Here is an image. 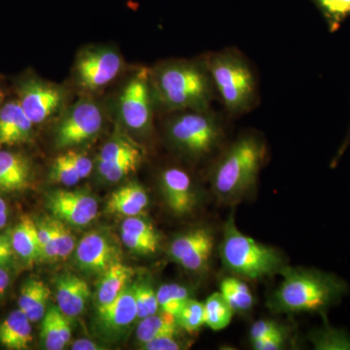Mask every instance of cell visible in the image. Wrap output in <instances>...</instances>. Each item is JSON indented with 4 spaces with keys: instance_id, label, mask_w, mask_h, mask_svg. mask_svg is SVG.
<instances>
[{
    "instance_id": "obj_25",
    "label": "cell",
    "mask_w": 350,
    "mask_h": 350,
    "mask_svg": "<svg viewBox=\"0 0 350 350\" xmlns=\"http://www.w3.org/2000/svg\"><path fill=\"white\" fill-rule=\"evenodd\" d=\"M204 325L213 331H221L231 323L234 310L220 292L211 294L204 301Z\"/></svg>"
},
{
    "instance_id": "obj_44",
    "label": "cell",
    "mask_w": 350,
    "mask_h": 350,
    "mask_svg": "<svg viewBox=\"0 0 350 350\" xmlns=\"http://www.w3.org/2000/svg\"><path fill=\"white\" fill-rule=\"evenodd\" d=\"M13 247L10 237L0 234V267L10 264L13 257Z\"/></svg>"
},
{
    "instance_id": "obj_18",
    "label": "cell",
    "mask_w": 350,
    "mask_h": 350,
    "mask_svg": "<svg viewBox=\"0 0 350 350\" xmlns=\"http://www.w3.org/2000/svg\"><path fill=\"white\" fill-rule=\"evenodd\" d=\"M31 183V165L29 159L20 153L0 150V191L23 192Z\"/></svg>"
},
{
    "instance_id": "obj_23",
    "label": "cell",
    "mask_w": 350,
    "mask_h": 350,
    "mask_svg": "<svg viewBox=\"0 0 350 350\" xmlns=\"http://www.w3.org/2000/svg\"><path fill=\"white\" fill-rule=\"evenodd\" d=\"M51 290L48 285L38 278H29L23 285L19 297V310L31 322L42 320L47 312Z\"/></svg>"
},
{
    "instance_id": "obj_34",
    "label": "cell",
    "mask_w": 350,
    "mask_h": 350,
    "mask_svg": "<svg viewBox=\"0 0 350 350\" xmlns=\"http://www.w3.org/2000/svg\"><path fill=\"white\" fill-rule=\"evenodd\" d=\"M41 340L44 347L48 350H62L66 347L56 319V306H50L42 319L41 325Z\"/></svg>"
},
{
    "instance_id": "obj_47",
    "label": "cell",
    "mask_w": 350,
    "mask_h": 350,
    "mask_svg": "<svg viewBox=\"0 0 350 350\" xmlns=\"http://www.w3.org/2000/svg\"><path fill=\"white\" fill-rule=\"evenodd\" d=\"M9 283H10V276H9L5 269L0 267V297L5 293Z\"/></svg>"
},
{
    "instance_id": "obj_49",
    "label": "cell",
    "mask_w": 350,
    "mask_h": 350,
    "mask_svg": "<svg viewBox=\"0 0 350 350\" xmlns=\"http://www.w3.org/2000/svg\"><path fill=\"white\" fill-rule=\"evenodd\" d=\"M0 213H8V207H7L5 200L1 197H0Z\"/></svg>"
},
{
    "instance_id": "obj_9",
    "label": "cell",
    "mask_w": 350,
    "mask_h": 350,
    "mask_svg": "<svg viewBox=\"0 0 350 350\" xmlns=\"http://www.w3.org/2000/svg\"><path fill=\"white\" fill-rule=\"evenodd\" d=\"M123 61L116 51L108 48L87 50L78 57L76 76L83 89L96 91L118 76Z\"/></svg>"
},
{
    "instance_id": "obj_1",
    "label": "cell",
    "mask_w": 350,
    "mask_h": 350,
    "mask_svg": "<svg viewBox=\"0 0 350 350\" xmlns=\"http://www.w3.org/2000/svg\"><path fill=\"white\" fill-rule=\"evenodd\" d=\"M280 275L282 282L269 300L275 312L324 313L349 292L345 280L320 269L285 266Z\"/></svg>"
},
{
    "instance_id": "obj_10",
    "label": "cell",
    "mask_w": 350,
    "mask_h": 350,
    "mask_svg": "<svg viewBox=\"0 0 350 350\" xmlns=\"http://www.w3.org/2000/svg\"><path fill=\"white\" fill-rule=\"evenodd\" d=\"M18 101L33 125L43 123L57 112L64 100L61 88L36 79H27L18 89Z\"/></svg>"
},
{
    "instance_id": "obj_14",
    "label": "cell",
    "mask_w": 350,
    "mask_h": 350,
    "mask_svg": "<svg viewBox=\"0 0 350 350\" xmlns=\"http://www.w3.org/2000/svg\"><path fill=\"white\" fill-rule=\"evenodd\" d=\"M161 187L167 206L176 215H187L194 209L197 195L187 172L176 167L165 170L161 175Z\"/></svg>"
},
{
    "instance_id": "obj_48",
    "label": "cell",
    "mask_w": 350,
    "mask_h": 350,
    "mask_svg": "<svg viewBox=\"0 0 350 350\" xmlns=\"http://www.w3.org/2000/svg\"><path fill=\"white\" fill-rule=\"evenodd\" d=\"M8 221V213H0V229L5 227Z\"/></svg>"
},
{
    "instance_id": "obj_28",
    "label": "cell",
    "mask_w": 350,
    "mask_h": 350,
    "mask_svg": "<svg viewBox=\"0 0 350 350\" xmlns=\"http://www.w3.org/2000/svg\"><path fill=\"white\" fill-rule=\"evenodd\" d=\"M130 158H142V149L129 138L116 135L103 147L98 161L115 163Z\"/></svg>"
},
{
    "instance_id": "obj_37",
    "label": "cell",
    "mask_w": 350,
    "mask_h": 350,
    "mask_svg": "<svg viewBox=\"0 0 350 350\" xmlns=\"http://www.w3.org/2000/svg\"><path fill=\"white\" fill-rule=\"evenodd\" d=\"M122 241L124 244L133 252L139 253V254H153L158 250L160 243L159 241H152L144 237L137 236V234H131V232L121 231Z\"/></svg>"
},
{
    "instance_id": "obj_26",
    "label": "cell",
    "mask_w": 350,
    "mask_h": 350,
    "mask_svg": "<svg viewBox=\"0 0 350 350\" xmlns=\"http://www.w3.org/2000/svg\"><path fill=\"white\" fill-rule=\"evenodd\" d=\"M220 293L234 312H247L254 305L250 287L239 278H224L220 283Z\"/></svg>"
},
{
    "instance_id": "obj_45",
    "label": "cell",
    "mask_w": 350,
    "mask_h": 350,
    "mask_svg": "<svg viewBox=\"0 0 350 350\" xmlns=\"http://www.w3.org/2000/svg\"><path fill=\"white\" fill-rule=\"evenodd\" d=\"M73 350H100L101 349L100 345H96V342L92 340H87V338H81V340H76L75 344L71 347Z\"/></svg>"
},
{
    "instance_id": "obj_7",
    "label": "cell",
    "mask_w": 350,
    "mask_h": 350,
    "mask_svg": "<svg viewBox=\"0 0 350 350\" xmlns=\"http://www.w3.org/2000/svg\"><path fill=\"white\" fill-rule=\"evenodd\" d=\"M103 115L100 107L91 100H82L69 108L56 133L57 148H68L92 139L100 133Z\"/></svg>"
},
{
    "instance_id": "obj_15",
    "label": "cell",
    "mask_w": 350,
    "mask_h": 350,
    "mask_svg": "<svg viewBox=\"0 0 350 350\" xmlns=\"http://www.w3.org/2000/svg\"><path fill=\"white\" fill-rule=\"evenodd\" d=\"M33 126L18 100L8 101L2 105L0 109V148L29 142L32 137Z\"/></svg>"
},
{
    "instance_id": "obj_4",
    "label": "cell",
    "mask_w": 350,
    "mask_h": 350,
    "mask_svg": "<svg viewBox=\"0 0 350 350\" xmlns=\"http://www.w3.org/2000/svg\"><path fill=\"white\" fill-rule=\"evenodd\" d=\"M220 255L228 271L248 280L275 275L286 266L280 250L258 243L239 231L232 213L225 223Z\"/></svg>"
},
{
    "instance_id": "obj_12",
    "label": "cell",
    "mask_w": 350,
    "mask_h": 350,
    "mask_svg": "<svg viewBox=\"0 0 350 350\" xmlns=\"http://www.w3.org/2000/svg\"><path fill=\"white\" fill-rule=\"evenodd\" d=\"M48 207L59 220L75 227L89 225L98 215V202L80 191L59 190L50 195Z\"/></svg>"
},
{
    "instance_id": "obj_42",
    "label": "cell",
    "mask_w": 350,
    "mask_h": 350,
    "mask_svg": "<svg viewBox=\"0 0 350 350\" xmlns=\"http://www.w3.org/2000/svg\"><path fill=\"white\" fill-rule=\"evenodd\" d=\"M64 154L68 157L70 163L75 165L81 179L89 176L92 170H93V163H92L91 159L89 157L75 151H68Z\"/></svg>"
},
{
    "instance_id": "obj_8",
    "label": "cell",
    "mask_w": 350,
    "mask_h": 350,
    "mask_svg": "<svg viewBox=\"0 0 350 350\" xmlns=\"http://www.w3.org/2000/svg\"><path fill=\"white\" fill-rule=\"evenodd\" d=\"M151 78L145 69L126 85L119 101V111L124 124L137 133H147L152 126Z\"/></svg>"
},
{
    "instance_id": "obj_43",
    "label": "cell",
    "mask_w": 350,
    "mask_h": 350,
    "mask_svg": "<svg viewBox=\"0 0 350 350\" xmlns=\"http://www.w3.org/2000/svg\"><path fill=\"white\" fill-rule=\"evenodd\" d=\"M56 319L59 334H61L62 338H63L64 342L66 345L68 344L69 340H71V336H72V328H71L70 321H69L70 319L66 317L56 306Z\"/></svg>"
},
{
    "instance_id": "obj_5",
    "label": "cell",
    "mask_w": 350,
    "mask_h": 350,
    "mask_svg": "<svg viewBox=\"0 0 350 350\" xmlns=\"http://www.w3.org/2000/svg\"><path fill=\"white\" fill-rule=\"evenodd\" d=\"M214 88L232 115L250 111L256 105L257 84L247 59L234 49L214 53L206 62Z\"/></svg>"
},
{
    "instance_id": "obj_35",
    "label": "cell",
    "mask_w": 350,
    "mask_h": 350,
    "mask_svg": "<svg viewBox=\"0 0 350 350\" xmlns=\"http://www.w3.org/2000/svg\"><path fill=\"white\" fill-rule=\"evenodd\" d=\"M135 303H137V319H144L159 312L157 292L149 283H137L135 285Z\"/></svg>"
},
{
    "instance_id": "obj_36",
    "label": "cell",
    "mask_w": 350,
    "mask_h": 350,
    "mask_svg": "<svg viewBox=\"0 0 350 350\" xmlns=\"http://www.w3.org/2000/svg\"><path fill=\"white\" fill-rule=\"evenodd\" d=\"M50 178L51 180L63 184L68 187L75 186L81 180V177L76 170L75 165L70 163L66 154H62L55 159L52 167H51Z\"/></svg>"
},
{
    "instance_id": "obj_16",
    "label": "cell",
    "mask_w": 350,
    "mask_h": 350,
    "mask_svg": "<svg viewBox=\"0 0 350 350\" xmlns=\"http://www.w3.org/2000/svg\"><path fill=\"white\" fill-rule=\"evenodd\" d=\"M100 326L113 335L125 331L137 319L135 285L128 286L112 304L98 310Z\"/></svg>"
},
{
    "instance_id": "obj_6",
    "label": "cell",
    "mask_w": 350,
    "mask_h": 350,
    "mask_svg": "<svg viewBox=\"0 0 350 350\" xmlns=\"http://www.w3.org/2000/svg\"><path fill=\"white\" fill-rule=\"evenodd\" d=\"M172 144L195 158L209 155L224 137L221 122L208 109L182 110L167 125Z\"/></svg>"
},
{
    "instance_id": "obj_24",
    "label": "cell",
    "mask_w": 350,
    "mask_h": 350,
    "mask_svg": "<svg viewBox=\"0 0 350 350\" xmlns=\"http://www.w3.org/2000/svg\"><path fill=\"white\" fill-rule=\"evenodd\" d=\"M176 319L169 312H158L142 319L137 329V338L142 345L163 335L177 334Z\"/></svg>"
},
{
    "instance_id": "obj_17",
    "label": "cell",
    "mask_w": 350,
    "mask_h": 350,
    "mask_svg": "<svg viewBox=\"0 0 350 350\" xmlns=\"http://www.w3.org/2000/svg\"><path fill=\"white\" fill-rule=\"evenodd\" d=\"M91 290L79 276L66 273L57 280L56 299L57 308L69 319L77 317L86 308Z\"/></svg>"
},
{
    "instance_id": "obj_22",
    "label": "cell",
    "mask_w": 350,
    "mask_h": 350,
    "mask_svg": "<svg viewBox=\"0 0 350 350\" xmlns=\"http://www.w3.org/2000/svg\"><path fill=\"white\" fill-rule=\"evenodd\" d=\"M31 342V321L22 310H14L0 323V345L5 349H27Z\"/></svg>"
},
{
    "instance_id": "obj_46",
    "label": "cell",
    "mask_w": 350,
    "mask_h": 350,
    "mask_svg": "<svg viewBox=\"0 0 350 350\" xmlns=\"http://www.w3.org/2000/svg\"><path fill=\"white\" fill-rule=\"evenodd\" d=\"M350 145V128L349 133H347V137H345L344 142H342V145H340V149H338L337 155L334 158L333 163H332V167H335L337 165L340 159L342 158V156L344 155L345 150H347V147Z\"/></svg>"
},
{
    "instance_id": "obj_40",
    "label": "cell",
    "mask_w": 350,
    "mask_h": 350,
    "mask_svg": "<svg viewBox=\"0 0 350 350\" xmlns=\"http://www.w3.org/2000/svg\"><path fill=\"white\" fill-rule=\"evenodd\" d=\"M176 335H163L151 340L150 342L142 345L145 350H178L181 349V344L176 340Z\"/></svg>"
},
{
    "instance_id": "obj_33",
    "label": "cell",
    "mask_w": 350,
    "mask_h": 350,
    "mask_svg": "<svg viewBox=\"0 0 350 350\" xmlns=\"http://www.w3.org/2000/svg\"><path fill=\"white\" fill-rule=\"evenodd\" d=\"M142 158H130L115 163L98 162L96 165L98 174L108 182H117L125 178L139 167Z\"/></svg>"
},
{
    "instance_id": "obj_29",
    "label": "cell",
    "mask_w": 350,
    "mask_h": 350,
    "mask_svg": "<svg viewBox=\"0 0 350 350\" xmlns=\"http://www.w3.org/2000/svg\"><path fill=\"white\" fill-rule=\"evenodd\" d=\"M326 21L330 32L338 31L350 17V0H312Z\"/></svg>"
},
{
    "instance_id": "obj_39",
    "label": "cell",
    "mask_w": 350,
    "mask_h": 350,
    "mask_svg": "<svg viewBox=\"0 0 350 350\" xmlns=\"http://www.w3.org/2000/svg\"><path fill=\"white\" fill-rule=\"evenodd\" d=\"M280 332H284V329L275 321L268 319L258 320L251 327L250 340L251 342H254L259 338L268 337V336L280 333Z\"/></svg>"
},
{
    "instance_id": "obj_30",
    "label": "cell",
    "mask_w": 350,
    "mask_h": 350,
    "mask_svg": "<svg viewBox=\"0 0 350 350\" xmlns=\"http://www.w3.org/2000/svg\"><path fill=\"white\" fill-rule=\"evenodd\" d=\"M159 308L163 312L176 315L179 310L189 299L187 288L175 283L163 284L157 291Z\"/></svg>"
},
{
    "instance_id": "obj_19",
    "label": "cell",
    "mask_w": 350,
    "mask_h": 350,
    "mask_svg": "<svg viewBox=\"0 0 350 350\" xmlns=\"http://www.w3.org/2000/svg\"><path fill=\"white\" fill-rule=\"evenodd\" d=\"M133 276V268L120 261L114 262L105 273H101V280L96 294L98 312L118 298L119 295L128 287Z\"/></svg>"
},
{
    "instance_id": "obj_41",
    "label": "cell",
    "mask_w": 350,
    "mask_h": 350,
    "mask_svg": "<svg viewBox=\"0 0 350 350\" xmlns=\"http://www.w3.org/2000/svg\"><path fill=\"white\" fill-rule=\"evenodd\" d=\"M285 340H286V336L284 331L251 342H252L253 349L256 350H280L284 347Z\"/></svg>"
},
{
    "instance_id": "obj_27",
    "label": "cell",
    "mask_w": 350,
    "mask_h": 350,
    "mask_svg": "<svg viewBox=\"0 0 350 350\" xmlns=\"http://www.w3.org/2000/svg\"><path fill=\"white\" fill-rule=\"evenodd\" d=\"M310 340L317 350H350V336L347 332L336 329L328 323L312 332Z\"/></svg>"
},
{
    "instance_id": "obj_11",
    "label": "cell",
    "mask_w": 350,
    "mask_h": 350,
    "mask_svg": "<svg viewBox=\"0 0 350 350\" xmlns=\"http://www.w3.org/2000/svg\"><path fill=\"white\" fill-rule=\"evenodd\" d=\"M214 236L211 229L195 228L177 237L170 246V255L175 262L191 271L206 269L213 256Z\"/></svg>"
},
{
    "instance_id": "obj_20",
    "label": "cell",
    "mask_w": 350,
    "mask_h": 350,
    "mask_svg": "<svg viewBox=\"0 0 350 350\" xmlns=\"http://www.w3.org/2000/svg\"><path fill=\"white\" fill-rule=\"evenodd\" d=\"M148 204L149 198L146 190L139 184L133 182L112 193L107 202V211L131 217L144 213Z\"/></svg>"
},
{
    "instance_id": "obj_32",
    "label": "cell",
    "mask_w": 350,
    "mask_h": 350,
    "mask_svg": "<svg viewBox=\"0 0 350 350\" xmlns=\"http://www.w3.org/2000/svg\"><path fill=\"white\" fill-rule=\"evenodd\" d=\"M52 238L51 241L54 244L59 259H66L73 252L75 247V236L68 225L59 219H50Z\"/></svg>"
},
{
    "instance_id": "obj_50",
    "label": "cell",
    "mask_w": 350,
    "mask_h": 350,
    "mask_svg": "<svg viewBox=\"0 0 350 350\" xmlns=\"http://www.w3.org/2000/svg\"><path fill=\"white\" fill-rule=\"evenodd\" d=\"M2 101H3V94H2L1 90H0V109L2 107Z\"/></svg>"
},
{
    "instance_id": "obj_3",
    "label": "cell",
    "mask_w": 350,
    "mask_h": 350,
    "mask_svg": "<svg viewBox=\"0 0 350 350\" xmlns=\"http://www.w3.org/2000/svg\"><path fill=\"white\" fill-rule=\"evenodd\" d=\"M152 80L161 105L177 111L208 109L215 90L206 63L170 62L157 69Z\"/></svg>"
},
{
    "instance_id": "obj_2",
    "label": "cell",
    "mask_w": 350,
    "mask_h": 350,
    "mask_svg": "<svg viewBox=\"0 0 350 350\" xmlns=\"http://www.w3.org/2000/svg\"><path fill=\"white\" fill-rule=\"evenodd\" d=\"M264 140L257 135L239 137L219 160L213 174V187L219 200L237 204L256 187L266 159Z\"/></svg>"
},
{
    "instance_id": "obj_13",
    "label": "cell",
    "mask_w": 350,
    "mask_h": 350,
    "mask_svg": "<svg viewBox=\"0 0 350 350\" xmlns=\"http://www.w3.org/2000/svg\"><path fill=\"white\" fill-rule=\"evenodd\" d=\"M120 261L119 251L111 239L98 231L88 232L78 243L75 262L83 271L103 273Z\"/></svg>"
},
{
    "instance_id": "obj_38",
    "label": "cell",
    "mask_w": 350,
    "mask_h": 350,
    "mask_svg": "<svg viewBox=\"0 0 350 350\" xmlns=\"http://www.w3.org/2000/svg\"><path fill=\"white\" fill-rule=\"evenodd\" d=\"M121 231L131 232V234L144 237V238L160 243V236L153 225L148 221L137 217V216L126 218L122 224Z\"/></svg>"
},
{
    "instance_id": "obj_21",
    "label": "cell",
    "mask_w": 350,
    "mask_h": 350,
    "mask_svg": "<svg viewBox=\"0 0 350 350\" xmlns=\"http://www.w3.org/2000/svg\"><path fill=\"white\" fill-rule=\"evenodd\" d=\"M14 252L27 264L31 265L41 258L38 226L29 215L20 218L10 236Z\"/></svg>"
},
{
    "instance_id": "obj_31",
    "label": "cell",
    "mask_w": 350,
    "mask_h": 350,
    "mask_svg": "<svg viewBox=\"0 0 350 350\" xmlns=\"http://www.w3.org/2000/svg\"><path fill=\"white\" fill-rule=\"evenodd\" d=\"M177 324L188 333L199 331L204 325V306L200 301L189 298L175 315Z\"/></svg>"
}]
</instances>
